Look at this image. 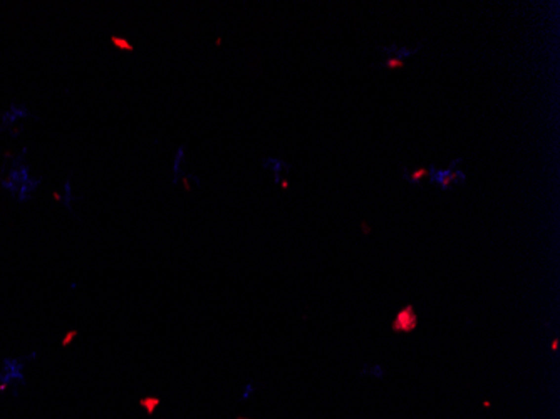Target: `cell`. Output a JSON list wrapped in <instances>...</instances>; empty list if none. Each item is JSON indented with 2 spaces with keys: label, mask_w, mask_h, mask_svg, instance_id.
I'll return each mask as SVG.
<instances>
[{
  "label": "cell",
  "mask_w": 560,
  "mask_h": 419,
  "mask_svg": "<svg viewBox=\"0 0 560 419\" xmlns=\"http://www.w3.org/2000/svg\"><path fill=\"white\" fill-rule=\"evenodd\" d=\"M391 327H393V332L396 334H411L413 331H416L418 314L416 310H414V307L406 305L404 308H401L396 314V317H394Z\"/></svg>",
  "instance_id": "6da1fadb"
},
{
  "label": "cell",
  "mask_w": 560,
  "mask_h": 419,
  "mask_svg": "<svg viewBox=\"0 0 560 419\" xmlns=\"http://www.w3.org/2000/svg\"><path fill=\"white\" fill-rule=\"evenodd\" d=\"M160 397L156 396H148V397H143V399H139V406L144 408V411L148 413V416H153L156 411V408L160 406Z\"/></svg>",
  "instance_id": "7a4b0ae2"
},
{
  "label": "cell",
  "mask_w": 560,
  "mask_h": 419,
  "mask_svg": "<svg viewBox=\"0 0 560 419\" xmlns=\"http://www.w3.org/2000/svg\"><path fill=\"white\" fill-rule=\"evenodd\" d=\"M111 44H113L116 49L126 50V52H133V50H134V45H131V42H129V40H126L124 37L111 36Z\"/></svg>",
  "instance_id": "3957f363"
},
{
  "label": "cell",
  "mask_w": 560,
  "mask_h": 419,
  "mask_svg": "<svg viewBox=\"0 0 560 419\" xmlns=\"http://www.w3.org/2000/svg\"><path fill=\"white\" fill-rule=\"evenodd\" d=\"M426 176H430V169H428V168H419V169H416V171L411 173L409 178H411V181H414V183H419V181L424 180Z\"/></svg>",
  "instance_id": "277c9868"
},
{
  "label": "cell",
  "mask_w": 560,
  "mask_h": 419,
  "mask_svg": "<svg viewBox=\"0 0 560 419\" xmlns=\"http://www.w3.org/2000/svg\"><path fill=\"white\" fill-rule=\"evenodd\" d=\"M386 67H389V69H401V67H404V61L398 57H391L386 61Z\"/></svg>",
  "instance_id": "5b68a950"
},
{
  "label": "cell",
  "mask_w": 560,
  "mask_h": 419,
  "mask_svg": "<svg viewBox=\"0 0 560 419\" xmlns=\"http://www.w3.org/2000/svg\"><path fill=\"white\" fill-rule=\"evenodd\" d=\"M456 173H451V175H444L443 178H441L440 180V183H441V186H443V188H448L449 185L451 183H455L456 181Z\"/></svg>",
  "instance_id": "8992f818"
},
{
  "label": "cell",
  "mask_w": 560,
  "mask_h": 419,
  "mask_svg": "<svg viewBox=\"0 0 560 419\" xmlns=\"http://www.w3.org/2000/svg\"><path fill=\"white\" fill-rule=\"evenodd\" d=\"M76 334H78V332H76V331H72V332L69 334V336H66V339H64V345H67V344H69V342H71V337H72V336H76Z\"/></svg>",
  "instance_id": "52a82bcc"
},
{
  "label": "cell",
  "mask_w": 560,
  "mask_h": 419,
  "mask_svg": "<svg viewBox=\"0 0 560 419\" xmlns=\"http://www.w3.org/2000/svg\"><path fill=\"white\" fill-rule=\"evenodd\" d=\"M557 347H559V341H557V339H554V342H552V350H557Z\"/></svg>",
  "instance_id": "ba28073f"
},
{
  "label": "cell",
  "mask_w": 560,
  "mask_h": 419,
  "mask_svg": "<svg viewBox=\"0 0 560 419\" xmlns=\"http://www.w3.org/2000/svg\"><path fill=\"white\" fill-rule=\"evenodd\" d=\"M237 419H247V418H237Z\"/></svg>",
  "instance_id": "9c48e42d"
}]
</instances>
